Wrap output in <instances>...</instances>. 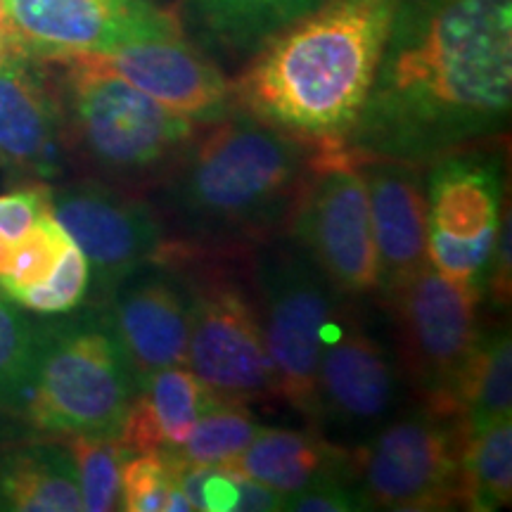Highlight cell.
Wrapping results in <instances>:
<instances>
[{"mask_svg": "<svg viewBox=\"0 0 512 512\" xmlns=\"http://www.w3.org/2000/svg\"><path fill=\"white\" fill-rule=\"evenodd\" d=\"M387 304L403 375L422 406L458 418V384L482 328L479 306L484 299L427 264Z\"/></svg>", "mask_w": 512, "mask_h": 512, "instance_id": "9", "label": "cell"}, {"mask_svg": "<svg viewBox=\"0 0 512 512\" xmlns=\"http://www.w3.org/2000/svg\"><path fill=\"white\" fill-rule=\"evenodd\" d=\"M510 266V211L505 209V216H501L496 230L494 249H491L489 271H486V299H491L498 309L510 302Z\"/></svg>", "mask_w": 512, "mask_h": 512, "instance_id": "33", "label": "cell"}, {"mask_svg": "<svg viewBox=\"0 0 512 512\" xmlns=\"http://www.w3.org/2000/svg\"><path fill=\"white\" fill-rule=\"evenodd\" d=\"M136 392L138 377L112 320L95 304L34 325L15 415L43 434L117 439Z\"/></svg>", "mask_w": 512, "mask_h": 512, "instance_id": "4", "label": "cell"}, {"mask_svg": "<svg viewBox=\"0 0 512 512\" xmlns=\"http://www.w3.org/2000/svg\"><path fill=\"white\" fill-rule=\"evenodd\" d=\"M53 211L50 188L46 183H31L0 195V235L19 240L34 223Z\"/></svg>", "mask_w": 512, "mask_h": 512, "instance_id": "32", "label": "cell"}, {"mask_svg": "<svg viewBox=\"0 0 512 512\" xmlns=\"http://www.w3.org/2000/svg\"><path fill=\"white\" fill-rule=\"evenodd\" d=\"M188 368L214 396L261 401L278 394L256 299L219 273L192 275Z\"/></svg>", "mask_w": 512, "mask_h": 512, "instance_id": "12", "label": "cell"}, {"mask_svg": "<svg viewBox=\"0 0 512 512\" xmlns=\"http://www.w3.org/2000/svg\"><path fill=\"white\" fill-rule=\"evenodd\" d=\"M463 503L467 510L494 512L512 498V420H498L467 434L463 448Z\"/></svg>", "mask_w": 512, "mask_h": 512, "instance_id": "24", "label": "cell"}, {"mask_svg": "<svg viewBox=\"0 0 512 512\" xmlns=\"http://www.w3.org/2000/svg\"><path fill=\"white\" fill-rule=\"evenodd\" d=\"M458 418L465 432H479L512 415V342L508 325L479 328L458 384Z\"/></svg>", "mask_w": 512, "mask_h": 512, "instance_id": "23", "label": "cell"}, {"mask_svg": "<svg viewBox=\"0 0 512 512\" xmlns=\"http://www.w3.org/2000/svg\"><path fill=\"white\" fill-rule=\"evenodd\" d=\"M69 245H72V238L57 223L53 211L41 216L12 247L8 271L0 278V292L15 299L19 292L43 283L60 264Z\"/></svg>", "mask_w": 512, "mask_h": 512, "instance_id": "28", "label": "cell"}, {"mask_svg": "<svg viewBox=\"0 0 512 512\" xmlns=\"http://www.w3.org/2000/svg\"><path fill=\"white\" fill-rule=\"evenodd\" d=\"M0 510L81 512L79 479L67 446L27 444L0 456Z\"/></svg>", "mask_w": 512, "mask_h": 512, "instance_id": "21", "label": "cell"}, {"mask_svg": "<svg viewBox=\"0 0 512 512\" xmlns=\"http://www.w3.org/2000/svg\"><path fill=\"white\" fill-rule=\"evenodd\" d=\"M285 508V496L273 491L271 486L254 482V479L240 475V512H273Z\"/></svg>", "mask_w": 512, "mask_h": 512, "instance_id": "34", "label": "cell"}, {"mask_svg": "<svg viewBox=\"0 0 512 512\" xmlns=\"http://www.w3.org/2000/svg\"><path fill=\"white\" fill-rule=\"evenodd\" d=\"M88 290H91V268L72 240L55 271L43 283L19 292L12 302L38 316H60V313L79 309Z\"/></svg>", "mask_w": 512, "mask_h": 512, "instance_id": "30", "label": "cell"}, {"mask_svg": "<svg viewBox=\"0 0 512 512\" xmlns=\"http://www.w3.org/2000/svg\"><path fill=\"white\" fill-rule=\"evenodd\" d=\"M254 290L278 396L311 422L318 363L347 294L290 235L261 242L254 254Z\"/></svg>", "mask_w": 512, "mask_h": 512, "instance_id": "6", "label": "cell"}, {"mask_svg": "<svg viewBox=\"0 0 512 512\" xmlns=\"http://www.w3.org/2000/svg\"><path fill=\"white\" fill-rule=\"evenodd\" d=\"M512 107V0H401L351 155L425 164L501 136Z\"/></svg>", "mask_w": 512, "mask_h": 512, "instance_id": "1", "label": "cell"}, {"mask_svg": "<svg viewBox=\"0 0 512 512\" xmlns=\"http://www.w3.org/2000/svg\"><path fill=\"white\" fill-rule=\"evenodd\" d=\"M226 470L290 496L330 477H349L351 453L316 432L264 427Z\"/></svg>", "mask_w": 512, "mask_h": 512, "instance_id": "20", "label": "cell"}, {"mask_svg": "<svg viewBox=\"0 0 512 512\" xmlns=\"http://www.w3.org/2000/svg\"><path fill=\"white\" fill-rule=\"evenodd\" d=\"M50 207L91 268L93 294L102 299L121 275L171 254L164 223L150 204L102 183L50 190Z\"/></svg>", "mask_w": 512, "mask_h": 512, "instance_id": "14", "label": "cell"}, {"mask_svg": "<svg viewBox=\"0 0 512 512\" xmlns=\"http://www.w3.org/2000/svg\"><path fill=\"white\" fill-rule=\"evenodd\" d=\"M261 430L264 427L249 411L247 403L216 399L197 418L185 444L171 453L188 465L226 467L252 444Z\"/></svg>", "mask_w": 512, "mask_h": 512, "instance_id": "25", "label": "cell"}, {"mask_svg": "<svg viewBox=\"0 0 512 512\" xmlns=\"http://www.w3.org/2000/svg\"><path fill=\"white\" fill-rule=\"evenodd\" d=\"M24 309L0 292V413L15 415L27 380L34 325Z\"/></svg>", "mask_w": 512, "mask_h": 512, "instance_id": "29", "label": "cell"}, {"mask_svg": "<svg viewBox=\"0 0 512 512\" xmlns=\"http://www.w3.org/2000/svg\"><path fill=\"white\" fill-rule=\"evenodd\" d=\"M216 399L188 366L157 370L138 387L117 441L128 453L178 451Z\"/></svg>", "mask_w": 512, "mask_h": 512, "instance_id": "19", "label": "cell"}, {"mask_svg": "<svg viewBox=\"0 0 512 512\" xmlns=\"http://www.w3.org/2000/svg\"><path fill=\"white\" fill-rule=\"evenodd\" d=\"M401 0H325L256 50L233 88L249 117L309 143H342L373 86Z\"/></svg>", "mask_w": 512, "mask_h": 512, "instance_id": "2", "label": "cell"}, {"mask_svg": "<svg viewBox=\"0 0 512 512\" xmlns=\"http://www.w3.org/2000/svg\"><path fill=\"white\" fill-rule=\"evenodd\" d=\"M121 510L192 512L178 484L176 460L166 451L131 453L121 470Z\"/></svg>", "mask_w": 512, "mask_h": 512, "instance_id": "26", "label": "cell"}, {"mask_svg": "<svg viewBox=\"0 0 512 512\" xmlns=\"http://www.w3.org/2000/svg\"><path fill=\"white\" fill-rule=\"evenodd\" d=\"M325 0H188L197 31L216 48L254 55L275 34L309 15Z\"/></svg>", "mask_w": 512, "mask_h": 512, "instance_id": "22", "label": "cell"}, {"mask_svg": "<svg viewBox=\"0 0 512 512\" xmlns=\"http://www.w3.org/2000/svg\"><path fill=\"white\" fill-rule=\"evenodd\" d=\"M62 67L57 81L67 143L102 174L114 178H162L190 143L195 124L166 110L81 55L48 60Z\"/></svg>", "mask_w": 512, "mask_h": 512, "instance_id": "5", "label": "cell"}, {"mask_svg": "<svg viewBox=\"0 0 512 512\" xmlns=\"http://www.w3.org/2000/svg\"><path fill=\"white\" fill-rule=\"evenodd\" d=\"M81 57L117 74L192 124H216L233 114V86L221 69L183 41V36L133 43L112 53Z\"/></svg>", "mask_w": 512, "mask_h": 512, "instance_id": "16", "label": "cell"}, {"mask_svg": "<svg viewBox=\"0 0 512 512\" xmlns=\"http://www.w3.org/2000/svg\"><path fill=\"white\" fill-rule=\"evenodd\" d=\"M344 299L318 363L311 425L366 439L401 411L406 396L396 344L389 342L368 311Z\"/></svg>", "mask_w": 512, "mask_h": 512, "instance_id": "10", "label": "cell"}, {"mask_svg": "<svg viewBox=\"0 0 512 512\" xmlns=\"http://www.w3.org/2000/svg\"><path fill=\"white\" fill-rule=\"evenodd\" d=\"M12 50H17V46H15V38H12V34L10 31H5V29H0V62L5 60V57H8Z\"/></svg>", "mask_w": 512, "mask_h": 512, "instance_id": "35", "label": "cell"}, {"mask_svg": "<svg viewBox=\"0 0 512 512\" xmlns=\"http://www.w3.org/2000/svg\"><path fill=\"white\" fill-rule=\"evenodd\" d=\"M467 432L456 415L420 406L399 411L356 441L351 470L373 510L432 512L463 503Z\"/></svg>", "mask_w": 512, "mask_h": 512, "instance_id": "7", "label": "cell"}, {"mask_svg": "<svg viewBox=\"0 0 512 512\" xmlns=\"http://www.w3.org/2000/svg\"><path fill=\"white\" fill-rule=\"evenodd\" d=\"M138 387L162 368L188 366L190 273L176 259H152L121 275L102 297Z\"/></svg>", "mask_w": 512, "mask_h": 512, "instance_id": "15", "label": "cell"}, {"mask_svg": "<svg viewBox=\"0 0 512 512\" xmlns=\"http://www.w3.org/2000/svg\"><path fill=\"white\" fill-rule=\"evenodd\" d=\"M294 512H363L373 510L356 477H330L285 496V508Z\"/></svg>", "mask_w": 512, "mask_h": 512, "instance_id": "31", "label": "cell"}, {"mask_svg": "<svg viewBox=\"0 0 512 512\" xmlns=\"http://www.w3.org/2000/svg\"><path fill=\"white\" fill-rule=\"evenodd\" d=\"M15 46L38 60L98 55L183 36L169 10L152 0H5Z\"/></svg>", "mask_w": 512, "mask_h": 512, "instance_id": "13", "label": "cell"}, {"mask_svg": "<svg viewBox=\"0 0 512 512\" xmlns=\"http://www.w3.org/2000/svg\"><path fill=\"white\" fill-rule=\"evenodd\" d=\"M67 128L57 83L22 50L0 62V164L36 183L60 176Z\"/></svg>", "mask_w": 512, "mask_h": 512, "instance_id": "17", "label": "cell"}, {"mask_svg": "<svg viewBox=\"0 0 512 512\" xmlns=\"http://www.w3.org/2000/svg\"><path fill=\"white\" fill-rule=\"evenodd\" d=\"M164 171L159 204L192 249L256 245L290 219L306 140L242 112L207 124Z\"/></svg>", "mask_w": 512, "mask_h": 512, "instance_id": "3", "label": "cell"}, {"mask_svg": "<svg viewBox=\"0 0 512 512\" xmlns=\"http://www.w3.org/2000/svg\"><path fill=\"white\" fill-rule=\"evenodd\" d=\"M368 188L377 249V292L384 299L408 283L427 259V192L418 164L356 157Z\"/></svg>", "mask_w": 512, "mask_h": 512, "instance_id": "18", "label": "cell"}, {"mask_svg": "<svg viewBox=\"0 0 512 512\" xmlns=\"http://www.w3.org/2000/svg\"><path fill=\"white\" fill-rule=\"evenodd\" d=\"M427 192V259L486 302V271L503 216V159L453 150L432 162Z\"/></svg>", "mask_w": 512, "mask_h": 512, "instance_id": "11", "label": "cell"}, {"mask_svg": "<svg viewBox=\"0 0 512 512\" xmlns=\"http://www.w3.org/2000/svg\"><path fill=\"white\" fill-rule=\"evenodd\" d=\"M83 510H121V470L131 453L110 437H69Z\"/></svg>", "mask_w": 512, "mask_h": 512, "instance_id": "27", "label": "cell"}, {"mask_svg": "<svg viewBox=\"0 0 512 512\" xmlns=\"http://www.w3.org/2000/svg\"><path fill=\"white\" fill-rule=\"evenodd\" d=\"M290 238L351 299L377 292V249L368 188L356 155L318 143L290 211Z\"/></svg>", "mask_w": 512, "mask_h": 512, "instance_id": "8", "label": "cell"}]
</instances>
